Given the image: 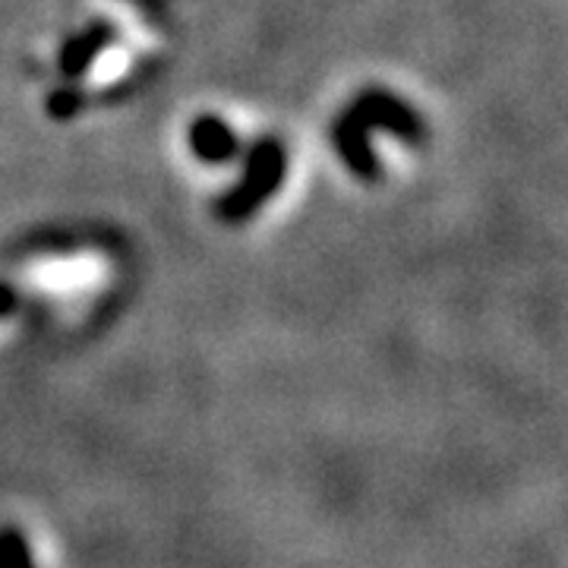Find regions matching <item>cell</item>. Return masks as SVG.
I'll use <instances>...</instances> for the list:
<instances>
[{
	"mask_svg": "<svg viewBox=\"0 0 568 568\" xmlns=\"http://www.w3.org/2000/svg\"><path fill=\"white\" fill-rule=\"evenodd\" d=\"M196 145H200V152L203 155H224V152H231V136L224 133L219 123H203L200 130H196Z\"/></svg>",
	"mask_w": 568,
	"mask_h": 568,
	"instance_id": "6da1fadb",
	"label": "cell"
}]
</instances>
